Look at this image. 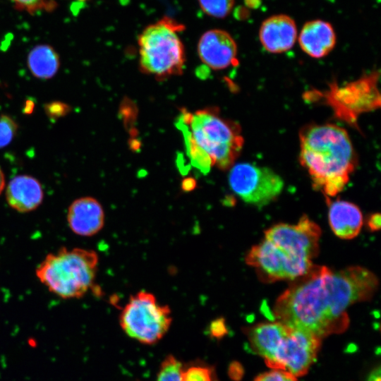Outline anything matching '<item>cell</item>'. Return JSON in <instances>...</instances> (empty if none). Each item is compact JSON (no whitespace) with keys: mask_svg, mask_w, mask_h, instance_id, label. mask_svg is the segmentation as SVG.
<instances>
[{"mask_svg":"<svg viewBox=\"0 0 381 381\" xmlns=\"http://www.w3.org/2000/svg\"><path fill=\"white\" fill-rule=\"evenodd\" d=\"M67 222L71 230L82 236L97 234L104 224V212L95 198L85 196L75 199L67 211Z\"/></svg>","mask_w":381,"mask_h":381,"instance_id":"cell-14","label":"cell"},{"mask_svg":"<svg viewBox=\"0 0 381 381\" xmlns=\"http://www.w3.org/2000/svg\"><path fill=\"white\" fill-rule=\"evenodd\" d=\"M182 363L174 356L169 355L162 362L156 381H181Z\"/></svg>","mask_w":381,"mask_h":381,"instance_id":"cell-19","label":"cell"},{"mask_svg":"<svg viewBox=\"0 0 381 381\" xmlns=\"http://www.w3.org/2000/svg\"><path fill=\"white\" fill-rule=\"evenodd\" d=\"M337 42L332 25L325 20L317 19L306 22L298 35L301 49L308 56L320 59L329 54Z\"/></svg>","mask_w":381,"mask_h":381,"instance_id":"cell-16","label":"cell"},{"mask_svg":"<svg viewBox=\"0 0 381 381\" xmlns=\"http://www.w3.org/2000/svg\"><path fill=\"white\" fill-rule=\"evenodd\" d=\"M229 183L243 201L258 207L276 200L284 186L282 178L272 169L248 162L231 167Z\"/></svg>","mask_w":381,"mask_h":381,"instance_id":"cell-8","label":"cell"},{"mask_svg":"<svg viewBox=\"0 0 381 381\" xmlns=\"http://www.w3.org/2000/svg\"><path fill=\"white\" fill-rule=\"evenodd\" d=\"M320 226L303 215L296 224L279 223L265 231V239L300 260L311 261L319 253Z\"/></svg>","mask_w":381,"mask_h":381,"instance_id":"cell-10","label":"cell"},{"mask_svg":"<svg viewBox=\"0 0 381 381\" xmlns=\"http://www.w3.org/2000/svg\"><path fill=\"white\" fill-rule=\"evenodd\" d=\"M298 37L296 24L289 16L278 14L266 18L259 30V39L270 53L281 54L291 49Z\"/></svg>","mask_w":381,"mask_h":381,"instance_id":"cell-13","label":"cell"},{"mask_svg":"<svg viewBox=\"0 0 381 381\" xmlns=\"http://www.w3.org/2000/svg\"><path fill=\"white\" fill-rule=\"evenodd\" d=\"M343 87H333L328 92V101L335 114L348 122H356L362 112L374 109L380 104V95L375 86L376 75H367Z\"/></svg>","mask_w":381,"mask_h":381,"instance_id":"cell-11","label":"cell"},{"mask_svg":"<svg viewBox=\"0 0 381 381\" xmlns=\"http://www.w3.org/2000/svg\"><path fill=\"white\" fill-rule=\"evenodd\" d=\"M5 197L10 207L16 212L26 213L36 210L42 203L44 190L37 179L23 174L9 181Z\"/></svg>","mask_w":381,"mask_h":381,"instance_id":"cell-15","label":"cell"},{"mask_svg":"<svg viewBox=\"0 0 381 381\" xmlns=\"http://www.w3.org/2000/svg\"><path fill=\"white\" fill-rule=\"evenodd\" d=\"M5 183H6L5 176L0 167V195L1 194L2 191L5 188Z\"/></svg>","mask_w":381,"mask_h":381,"instance_id":"cell-31","label":"cell"},{"mask_svg":"<svg viewBox=\"0 0 381 381\" xmlns=\"http://www.w3.org/2000/svg\"><path fill=\"white\" fill-rule=\"evenodd\" d=\"M299 160L313 187L325 197L341 192L357 166L347 131L333 123L313 124L299 133Z\"/></svg>","mask_w":381,"mask_h":381,"instance_id":"cell-2","label":"cell"},{"mask_svg":"<svg viewBox=\"0 0 381 381\" xmlns=\"http://www.w3.org/2000/svg\"><path fill=\"white\" fill-rule=\"evenodd\" d=\"M202 11L208 16L224 18L233 9L234 0H198Z\"/></svg>","mask_w":381,"mask_h":381,"instance_id":"cell-20","label":"cell"},{"mask_svg":"<svg viewBox=\"0 0 381 381\" xmlns=\"http://www.w3.org/2000/svg\"><path fill=\"white\" fill-rule=\"evenodd\" d=\"M182 25L165 17L147 25L139 35L140 70L162 80L182 74L186 62L183 44L179 32Z\"/></svg>","mask_w":381,"mask_h":381,"instance_id":"cell-6","label":"cell"},{"mask_svg":"<svg viewBox=\"0 0 381 381\" xmlns=\"http://www.w3.org/2000/svg\"><path fill=\"white\" fill-rule=\"evenodd\" d=\"M181 381H217V378L212 367L196 364L183 369Z\"/></svg>","mask_w":381,"mask_h":381,"instance_id":"cell-21","label":"cell"},{"mask_svg":"<svg viewBox=\"0 0 381 381\" xmlns=\"http://www.w3.org/2000/svg\"><path fill=\"white\" fill-rule=\"evenodd\" d=\"M326 200L329 206L328 219L334 234L341 239H352L360 233L363 215L359 207L350 202Z\"/></svg>","mask_w":381,"mask_h":381,"instance_id":"cell-17","label":"cell"},{"mask_svg":"<svg viewBox=\"0 0 381 381\" xmlns=\"http://www.w3.org/2000/svg\"><path fill=\"white\" fill-rule=\"evenodd\" d=\"M70 109L67 104L59 102L49 103L44 107L47 114L52 119H58L66 115Z\"/></svg>","mask_w":381,"mask_h":381,"instance_id":"cell-25","label":"cell"},{"mask_svg":"<svg viewBox=\"0 0 381 381\" xmlns=\"http://www.w3.org/2000/svg\"><path fill=\"white\" fill-rule=\"evenodd\" d=\"M254 381H298L297 377L291 373L281 370H273L258 375Z\"/></svg>","mask_w":381,"mask_h":381,"instance_id":"cell-24","label":"cell"},{"mask_svg":"<svg viewBox=\"0 0 381 381\" xmlns=\"http://www.w3.org/2000/svg\"><path fill=\"white\" fill-rule=\"evenodd\" d=\"M245 261L266 283L293 281L307 273L313 265V262L297 259L265 238L250 249Z\"/></svg>","mask_w":381,"mask_h":381,"instance_id":"cell-9","label":"cell"},{"mask_svg":"<svg viewBox=\"0 0 381 381\" xmlns=\"http://www.w3.org/2000/svg\"><path fill=\"white\" fill-rule=\"evenodd\" d=\"M368 228L372 231H377L380 229L381 216L380 213L371 214L367 222Z\"/></svg>","mask_w":381,"mask_h":381,"instance_id":"cell-27","label":"cell"},{"mask_svg":"<svg viewBox=\"0 0 381 381\" xmlns=\"http://www.w3.org/2000/svg\"><path fill=\"white\" fill-rule=\"evenodd\" d=\"M198 54L201 61L209 68L222 70L237 62V44L228 32L212 29L201 35Z\"/></svg>","mask_w":381,"mask_h":381,"instance_id":"cell-12","label":"cell"},{"mask_svg":"<svg viewBox=\"0 0 381 381\" xmlns=\"http://www.w3.org/2000/svg\"><path fill=\"white\" fill-rule=\"evenodd\" d=\"M18 130V124L10 116H0V148L8 145L13 139Z\"/></svg>","mask_w":381,"mask_h":381,"instance_id":"cell-22","label":"cell"},{"mask_svg":"<svg viewBox=\"0 0 381 381\" xmlns=\"http://www.w3.org/2000/svg\"><path fill=\"white\" fill-rule=\"evenodd\" d=\"M28 67L35 77L47 80L54 77L60 66L58 53L49 44L33 47L27 58Z\"/></svg>","mask_w":381,"mask_h":381,"instance_id":"cell-18","label":"cell"},{"mask_svg":"<svg viewBox=\"0 0 381 381\" xmlns=\"http://www.w3.org/2000/svg\"><path fill=\"white\" fill-rule=\"evenodd\" d=\"M176 126L183 135L191 164L204 174L213 166L230 169L243 145L240 126L212 108L194 113L183 110Z\"/></svg>","mask_w":381,"mask_h":381,"instance_id":"cell-3","label":"cell"},{"mask_svg":"<svg viewBox=\"0 0 381 381\" xmlns=\"http://www.w3.org/2000/svg\"><path fill=\"white\" fill-rule=\"evenodd\" d=\"M197 186V183L195 179L192 177H187L183 179L181 182V188L185 192H190L193 190Z\"/></svg>","mask_w":381,"mask_h":381,"instance_id":"cell-28","label":"cell"},{"mask_svg":"<svg viewBox=\"0 0 381 381\" xmlns=\"http://www.w3.org/2000/svg\"><path fill=\"white\" fill-rule=\"evenodd\" d=\"M210 332L213 337H222L227 332L224 320L218 318L213 320L210 325Z\"/></svg>","mask_w":381,"mask_h":381,"instance_id":"cell-26","label":"cell"},{"mask_svg":"<svg viewBox=\"0 0 381 381\" xmlns=\"http://www.w3.org/2000/svg\"><path fill=\"white\" fill-rule=\"evenodd\" d=\"M253 351L267 365L295 377L305 375L315 362L321 339L306 331L276 320L258 324L247 331Z\"/></svg>","mask_w":381,"mask_h":381,"instance_id":"cell-4","label":"cell"},{"mask_svg":"<svg viewBox=\"0 0 381 381\" xmlns=\"http://www.w3.org/2000/svg\"><path fill=\"white\" fill-rule=\"evenodd\" d=\"M262 0H244L245 5L249 8H257L261 4Z\"/></svg>","mask_w":381,"mask_h":381,"instance_id":"cell-30","label":"cell"},{"mask_svg":"<svg viewBox=\"0 0 381 381\" xmlns=\"http://www.w3.org/2000/svg\"><path fill=\"white\" fill-rule=\"evenodd\" d=\"M171 321L169 307L159 304L152 293L145 291L131 296L119 317L124 332L147 345L155 344L162 339Z\"/></svg>","mask_w":381,"mask_h":381,"instance_id":"cell-7","label":"cell"},{"mask_svg":"<svg viewBox=\"0 0 381 381\" xmlns=\"http://www.w3.org/2000/svg\"><path fill=\"white\" fill-rule=\"evenodd\" d=\"M96 252L61 247L49 253L36 269V276L50 292L64 298H78L92 288L97 274Z\"/></svg>","mask_w":381,"mask_h":381,"instance_id":"cell-5","label":"cell"},{"mask_svg":"<svg viewBox=\"0 0 381 381\" xmlns=\"http://www.w3.org/2000/svg\"><path fill=\"white\" fill-rule=\"evenodd\" d=\"M378 285L376 275L361 266L334 271L313 265L277 298L274 316L322 339L345 331L349 324L347 308L371 299Z\"/></svg>","mask_w":381,"mask_h":381,"instance_id":"cell-1","label":"cell"},{"mask_svg":"<svg viewBox=\"0 0 381 381\" xmlns=\"http://www.w3.org/2000/svg\"><path fill=\"white\" fill-rule=\"evenodd\" d=\"M381 370L380 366L374 369L368 376L367 381H381Z\"/></svg>","mask_w":381,"mask_h":381,"instance_id":"cell-29","label":"cell"},{"mask_svg":"<svg viewBox=\"0 0 381 381\" xmlns=\"http://www.w3.org/2000/svg\"><path fill=\"white\" fill-rule=\"evenodd\" d=\"M15 5L16 8L20 11H25L30 13H35L36 11L46 9L49 10L54 8V4L53 1L48 0H11Z\"/></svg>","mask_w":381,"mask_h":381,"instance_id":"cell-23","label":"cell"}]
</instances>
